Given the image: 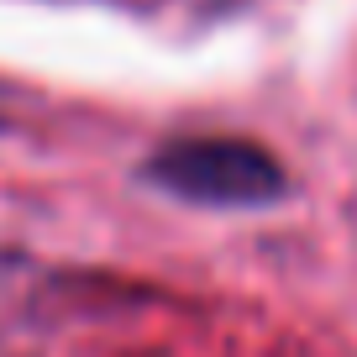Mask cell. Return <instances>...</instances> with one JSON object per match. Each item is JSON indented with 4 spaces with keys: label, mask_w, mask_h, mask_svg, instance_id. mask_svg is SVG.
Here are the masks:
<instances>
[{
    "label": "cell",
    "mask_w": 357,
    "mask_h": 357,
    "mask_svg": "<svg viewBox=\"0 0 357 357\" xmlns=\"http://www.w3.org/2000/svg\"><path fill=\"white\" fill-rule=\"evenodd\" d=\"M147 178L195 205H263L284 195V163L242 137H184L153 153Z\"/></svg>",
    "instance_id": "obj_1"
}]
</instances>
